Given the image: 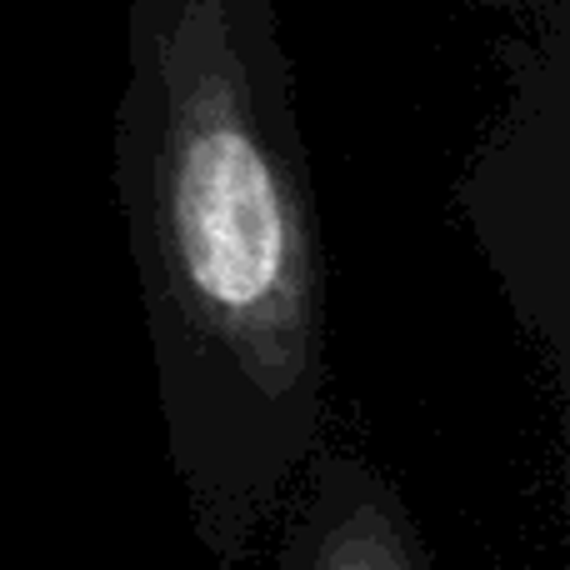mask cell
Instances as JSON below:
<instances>
[{
	"instance_id": "obj_1",
	"label": "cell",
	"mask_w": 570,
	"mask_h": 570,
	"mask_svg": "<svg viewBox=\"0 0 570 570\" xmlns=\"http://www.w3.org/2000/svg\"><path fill=\"white\" fill-rule=\"evenodd\" d=\"M166 461L240 566L325 441L331 261L276 0H126L110 130Z\"/></svg>"
},
{
	"instance_id": "obj_2",
	"label": "cell",
	"mask_w": 570,
	"mask_h": 570,
	"mask_svg": "<svg viewBox=\"0 0 570 570\" xmlns=\"http://www.w3.org/2000/svg\"><path fill=\"white\" fill-rule=\"evenodd\" d=\"M505 106L451 200L511 315L570 395V6L501 36Z\"/></svg>"
},
{
	"instance_id": "obj_3",
	"label": "cell",
	"mask_w": 570,
	"mask_h": 570,
	"mask_svg": "<svg viewBox=\"0 0 570 570\" xmlns=\"http://www.w3.org/2000/svg\"><path fill=\"white\" fill-rule=\"evenodd\" d=\"M276 546L285 570H425L435 551L385 471L351 445H315L291 485Z\"/></svg>"
},
{
	"instance_id": "obj_4",
	"label": "cell",
	"mask_w": 570,
	"mask_h": 570,
	"mask_svg": "<svg viewBox=\"0 0 570 570\" xmlns=\"http://www.w3.org/2000/svg\"><path fill=\"white\" fill-rule=\"evenodd\" d=\"M481 6L501 10V16H511V20H525V16H541V10H561L570 0H481Z\"/></svg>"
}]
</instances>
